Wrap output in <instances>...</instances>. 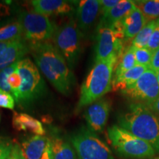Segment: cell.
<instances>
[{
  "mask_svg": "<svg viewBox=\"0 0 159 159\" xmlns=\"http://www.w3.org/2000/svg\"><path fill=\"white\" fill-rule=\"evenodd\" d=\"M11 42V41H7V42H0V56L3 54V52L5 51V49H7V47H8L10 43Z\"/></svg>",
  "mask_w": 159,
  "mask_h": 159,
  "instance_id": "cell-36",
  "label": "cell"
},
{
  "mask_svg": "<svg viewBox=\"0 0 159 159\" xmlns=\"http://www.w3.org/2000/svg\"><path fill=\"white\" fill-rule=\"evenodd\" d=\"M70 140L77 159H114L108 145L88 128H80Z\"/></svg>",
  "mask_w": 159,
  "mask_h": 159,
  "instance_id": "cell-8",
  "label": "cell"
},
{
  "mask_svg": "<svg viewBox=\"0 0 159 159\" xmlns=\"http://www.w3.org/2000/svg\"><path fill=\"white\" fill-rule=\"evenodd\" d=\"M82 33L75 19H71L56 29L53 41L55 47L64 57L69 68H75L82 52Z\"/></svg>",
  "mask_w": 159,
  "mask_h": 159,
  "instance_id": "cell-6",
  "label": "cell"
},
{
  "mask_svg": "<svg viewBox=\"0 0 159 159\" xmlns=\"http://www.w3.org/2000/svg\"><path fill=\"white\" fill-rule=\"evenodd\" d=\"M134 3L148 21L159 19V0H137Z\"/></svg>",
  "mask_w": 159,
  "mask_h": 159,
  "instance_id": "cell-22",
  "label": "cell"
},
{
  "mask_svg": "<svg viewBox=\"0 0 159 159\" xmlns=\"http://www.w3.org/2000/svg\"><path fill=\"white\" fill-rule=\"evenodd\" d=\"M100 2V12L101 14L104 15L114 6H116L119 2V0H101Z\"/></svg>",
  "mask_w": 159,
  "mask_h": 159,
  "instance_id": "cell-32",
  "label": "cell"
},
{
  "mask_svg": "<svg viewBox=\"0 0 159 159\" xmlns=\"http://www.w3.org/2000/svg\"><path fill=\"white\" fill-rule=\"evenodd\" d=\"M17 71L22 83L15 100L20 106L27 107L44 96L47 91V85L36 65L29 57L18 62Z\"/></svg>",
  "mask_w": 159,
  "mask_h": 159,
  "instance_id": "cell-5",
  "label": "cell"
},
{
  "mask_svg": "<svg viewBox=\"0 0 159 159\" xmlns=\"http://www.w3.org/2000/svg\"><path fill=\"white\" fill-rule=\"evenodd\" d=\"M24 38L23 30L19 21H12L0 28V42L12 41Z\"/></svg>",
  "mask_w": 159,
  "mask_h": 159,
  "instance_id": "cell-23",
  "label": "cell"
},
{
  "mask_svg": "<svg viewBox=\"0 0 159 159\" xmlns=\"http://www.w3.org/2000/svg\"><path fill=\"white\" fill-rule=\"evenodd\" d=\"M122 21L124 26L125 39H134L148 22L140 10L136 7H135Z\"/></svg>",
  "mask_w": 159,
  "mask_h": 159,
  "instance_id": "cell-16",
  "label": "cell"
},
{
  "mask_svg": "<svg viewBox=\"0 0 159 159\" xmlns=\"http://www.w3.org/2000/svg\"><path fill=\"white\" fill-rule=\"evenodd\" d=\"M118 125L150 144L159 152V116L148 105L133 102L117 116Z\"/></svg>",
  "mask_w": 159,
  "mask_h": 159,
  "instance_id": "cell-2",
  "label": "cell"
},
{
  "mask_svg": "<svg viewBox=\"0 0 159 159\" xmlns=\"http://www.w3.org/2000/svg\"><path fill=\"white\" fill-rule=\"evenodd\" d=\"M0 107L13 110L15 107V99L12 94L0 89Z\"/></svg>",
  "mask_w": 159,
  "mask_h": 159,
  "instance_id": "cell-28",
  "label": "cell"
},
{
  "mask_svg": "<svg viewBox=\"0 0 159 159\" xmlns=\"http://www.w3.org/2000/svg\"><path fill=\"white\" fill-rule=\"evenodd\" d=\"M18 21L23 30V36L30 44L49 41L53 39L56 26L48 16L35 12L21 11L18 15Z\"/></svg>",
  "mask_w": 159,
  "mask_h": 159,
  "instance_id": "cell-7",
  "label": "cell"
},
{
  "mask_svg": "<svg viewBox=\"0 0 159 159\" xmlns=\"http://www.w3.org/2000/svg\"><path fill=\"white\" fill-rule=\"evenodd\" d=\"M17 67L18 62L0 71V89L8 93L12 92L11 87L7 84V78L12 73L15 72L17 70Z\"/></svg>",
  "mask_w": 159,
  "mask_h": 159,
  "instance_id": "cell-26",
  "label": "cell"
},
{
  "mask_svg": "<svg viewBox=\"0 0 159 159\" xmlns=\"http://www.w3.org/2000/svg\"><path fill=\"white\" fill-rule=\"evenodd\" d=\"M111 108V99L104 97L89 105L84 113V118L89 130L95 134L103 132L108 122Z\"/></svg>",
  "mask_w": 159,
  "mask_h": 159,
  "instance_id": "cell-11",
  "label": "cell"
},
{
  "mask_svg": "<svg viewBox=\"0 0 159 159\" xmlns=\"http://www.w3.org/2000/svg\"><path fill=\"white\" fill-rule=\"evenodd\" d=\"M107 136L116 153L124 158L147 159L156 153L150 144L117 125L109 127Z\"/></svg>",
  "mask_w": 159,
  "mask_h": 159,
  "instance_id": "cell-4",
  "label": "cell"
},
{
  "mask_svg": "<svg viewBox=\"0 0 159 159\" xmlns=\"http://www.w3.org/2000/svg\"><path fill=\"white\" fill-rule=\"evenodd\" d=\"M7 159H25L21 153V148L19 144H14L12 148L11 152Z\"/></svg>",
  "mask_w": 159,
  "mask_h": 159,
  "instance_id": "cell-33",
  "label": "cell"
},
{
  "mask_svg": "<svg viewBox=\"0 0 159 159\" xmlns=\"http://www.w3.org/2000/svg\"><path fill=\"white\" fill-rule=\"evenodd\" d=\"M116 55L95 63L80 89L79 101L76 108L78 112L108 93L112 89V81L117 63Z\"/></svg>",
  "mask_w": 159,
  "mask_h": 159,
  "instance_id": "cell-3",
  "label": "cell"
},
{
  "mask_svg": "<svg viewBox=\"0 0 159 159\" xmlns=\"http://www.w3.org/2000/svg\"><path fill=\"white\" fill-rule=\"evenodd\" d=\"M31 5L35 13L45 16L67 14L73 11L70 2L62 0H33Z\"/></svg>",
  "mask_w": 159,
  "mask_h": 159,
  "instance_id": "cell-15",
  "label": "cell"
},
{
  "mask_svg": "<svg viewBox=\"0 0 159 159\" xmlns=\"http://www.w3.org/2000/svg\"><path fill=\"white\" fill-rule=\"evenodd\" d=\"M137 65L136 57H135L134 47H129L126 50L123 51L119 57L117 58V63L115 67L114 77L122 75V73L134 68Z\"/></svg>",
  "mask_w": 159,
  "mask_h": 159,
  "instance_id": "cell-21",
  "label": "cell"
},
{
  "mask_svg": "<svg viewBox=\"0 0 159 159\" xmlns=\"http://www.w3.org/2000/svg\"><path fill=\"white\" fill-rule=\"evenodd\" d=\"M13 145L11 142L0 139V159H7L11 154Z\"/></svg>",
  "mask_w": 159,
  "mask_h": 159,
  "instance_id": "cell-31",
  "label": "cell"
},
{
  "mask_svg": "<svg viewBox=\"0 0 159 159\" xmlns=\"http://www.w3.org/2000/svg\"><path fill=\"white\" fill-rule=\"evenodd\" d=\"M11 14V8L10 6L6 4L0 3V28L12 22L10 21Z\"/></svg>",
  "mask_w": 159,
  "mask_h": 159,
  "instance_id": "cell-29",
  "label": "cell"
},
{
  "mask_svg": "<svg viewBox=\"0 0 159 159\" xmlns=\"http://www.w3.org/2000/svg\"><path fill=\"white\" fill-rule=\"evenodd\" d=\"M149 107H150V108L153 111L157 116H159V97L152 104L149 105Z\"/></svg>",
  "mask_w": 159,
  "mask_h": 159,
  "instance_id": "cell-35",
  "label": "cell"
},
{
  "mask_svg": "<svg viewBox=\"0 0 159 159\" xmlns=\"http://www.w3.org/2000/svg\"><path fill=\"white\" fill-rule=\"evenodd\" d=\"M156 20L148 21L143 27L142 30L139 32L136 36L133 39L131 45L136 48H144V47H148L149 40H150L152 32L156 27Z\"/></svg>",
  "mask_w": 159,
  "mask_h": 159,
  "instance_id": "cell-24",
  "label": "cell"
},
{
  "mask_svg": "<svg viewBox=\"0 0 159 159\" xmlns=\"http://www.w3.org/2000/svg\"><path fill=\"white\" fill-rule=\"evenodd\" d=\"M52 144L53 159H77L74 147L60 136L49 139Z\"/></svg>",
  "mask_w": 159,
  "mask_h": 159,
  "instance_id": "cell-20",
  "label": "cell"
},
{
  "mask_svg": "<svg viewBox=\"0 0 159 159\" xmlns=\"http://www.w3.org/2000/svg\"><path fill=\"white\" fill-rule=\"evenodd\" d=\"M134 47V52L137 65L144 66H148L149 68H150L151 61H152L153 52L149 49L148 47H144V48H136V47Z\"/></svg>",
  "mask_w": 159,
  "mask_h": 159,
  "instance_id": "cell-25",
  "label": "cell"
},
{
  "mask_svg": "<svg viewBox=\"0 0 159 159\" xmlns=\"http://www.w3.org/2000/svg\"><path fill=\"white\" fill-rule=\"evenodd\" d=\"M30 52V45L24 38L14 40L0 56V71L22 60Z\"/></svg>",
  "mask_w": 159,
  "mask_h": 159,
  "instance_id": "cell-14",
  "label": "cell"
},
{
  "mask_svg": "<svg viewBox=\"0 0 159 159\" xmlns=\"http://www.w3.org/2000/svg\"><path fill=\"white\" fill-rule=\"evenodd\" d=\"M136 7L134 1L122 0L112 9L102 16L100 22L102 25L111 27L114 24L122 21Z\"/></svg>",
  "mask_w": 159,
  "mask_h": 159,
  "instance_id": "cell-19",
  "label": "cell"
},
{
  "mask_svg": "<svg viewBox=\"0 0 159 159\" xmlns=\"http://www.w3.org/2000/svg\"><path fill=\"white\" fill-rule=\"evenodd\" d=\"M148 48L154 52L159 48V19L156 20V25L148 43Z\"/></svg>",
  "mask_w": 159,
  "mask_h": 159,
  "instance_id": "cell-30",
  "label": "cell"
},
{
  "mask_svg": "<svg viewBox=\"0 0 159 159\" xmlns=\"http://www.w3.org/2000/svg\"><path fill=\"white\" fill-rule=\"evenodd\" d=\"M123 41L111 27L99 23L97 27L95 61H103L123 52Z\"/></svg>",
  "mask_w": 159,
  "mask_h": 159,
  "instance_id": "cell-10",
  "label": "cell"
},
{
  "mask_svg": "<svg viewBox=\"0 0 159 159\" xmlns=\"http://www.w3.org/2000/svg\"><path fill=\"white\" fill-rule=\"evenodd\" d=\"M13 126L19 131H29L38 136H43L45 130L38 119L24 113H14L13 116Z\"/></svg>",
  "mask_w": 159,
  "mask_h": 159,
  "instance_id": "cell-18",
  "label": "cell"
},
{
  "mask_svg": "<svg viewBox=\"0 0 159 159\" xmlns=\"http://www.w3.org/2000/svg\"><path fill=\"white\" fill-rule=\"evenodd\" d=\"M156 74H157V79H158V84H159V71H158Z\"/></svg>",
  "mask_w": 159,
  "mask_h": 159,
  "instance_id": "cell-37",
  "label": "cell"
},
{
  "mask_svg": "<svg viewBox=\"0 0 159 159\" xmlns=\"http://www.w3.org/2000/svg\"><path fill=\"white\" fill-rule=\"evenodd\" d=\"M150 69L157 73L159 71V48L153 52L152 61H151Z\"/></svg>",
  "mask_w": 159,
  "mask_h": 159,
  "instance_id": "cell-34",
  "label": "cell"
},
{
  "mask_svg": "<svg viewBox=\"0 0 159 159\" xmlns=\"http://www.w3.org/2000/svg\"><path fill=\"white\" fill-rule=\"evenodd\" d=\"M154 159H159V157H158V158H154Z\"/></svg>",
  "mask_w": 159,
  "mask_h": 159,
  "instance_id": "cell-38",
  "label": "cell"
},
{
  "mask_svg": "<svg viewBox=\"0 0 159 159\" xmlns=\"http://www.w3.org/2000/svg\"><path fill=\"white\" fill-rule=\"evenodd\" d=\"M121 93L136 102L144 103L149 106L159 97V84L156 72L149 69L134 85Z\"/></svg>",
  "mask_w": 159,
  "mask_h": 159,
  "instance_id": "cell-9",
  "label": "cell"
},
{
  "mask_svg": "<svg viewBox=\"0 0 159 159\" xmlns=\"http://www.w3.org/2000/svg\"><path fill=\"white\" fill-rule=\"evenodd\" d=\"M25 159H53L50 139L43 136H35L24 141L20 146Z\"/></svg>",
  "mask_w": 159,
  "mask_h": 159,
  "instance_id": "cell-12",
  "label": "cell"
},
{
  "mask_svg": "<svg viewBox=\"0 0 159 159\" xmlns=\"http://www.w3.org/2000/svg\"><path fill=\"white\" fill-rule=\"evenodd\" d=\"M30 45L35 64L46 78L60 93L70 95L75 85V77L55 46L49 41Z\"/></svg>",
  "mask_w": 159,
  "mask_h": 159,
  "instance_id": "cell-1",
  "label": "cell"
},
{
  "mask_svg": "<svg viewBox=\"0 0 159 159\" xmlns=\"http://www.w3.org/2000/svg\"><path fill=\"white\" fill-rule=\"evenodd\" d=\"M100 10V2L99 0H82L78 2L75 21L81 33H87L91 28L98 17Z\"/></svg>",
  "mask_w": 159,
  "mask_h": 159,
  "instance_id": "cell-13",
  "label": "cell"
},
{
  "mask_svg": "<svg viewBox=\"0 0 159 159\" xmlns=\"http://www.w3.org/2000/svg\"><path fill=\"white\" fill-rule=\"evenodd\" d=\"M149 69L150 68L148 66L136 65L134 68L129 69L122 75L113 77L112 89L114 91H122L128 89V87L134 85L139 77Z\"/></svg>",
  "mask_w": 159,
  "mask_h": 159,
  "instance_id": "cell-17",
  "label": "cell"
},
{
  "mask_svg": "<svg viewBox=\"0 0 159 159\" xmlns=\"http://www.w3.org/2000/svg\"><path fill=\"white\" fill-rule=\"evenodd\" d=\"M21 83H22V79H21V75L16 70L15 72L12 73L7 78V84L11 87L12 94H13L14 99H16L19 94V91L21 87Z\"/></svg>",
  "mask_w": 159,
  "mask_h": 159,
  "instance_id": "cell-27",
  "label": "cell"
}]
</instances>
